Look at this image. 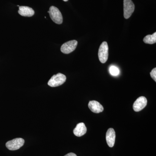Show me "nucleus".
<instances>
[{
  "mask_svg": "<svg viewBox=\"0 0 156 156\" xmlns=\"http://www.w3.org/2000/svg\"><path fill=\"white\" fill-rule=\"evenodd\" d=\"M151 77L154 80L155 82H156V68H154L150 73Z\"/></svg>",
  "mask_w": 156,
  "mask_h": 156,
  "instance_id": "14",
  "label": "nucleus"
},
{
  "mask_svg": "<svg viewBox=\"0 0 156 156\" xmlns=\"http://www.w3.org/2000/svg\"><path fill=\"white\" fill-rule=\"evenodd\" d=\"M109 72L112 75L117 76L119 74L120 71L116 66H112L109 68Z\"/></svg>",
  "mask_w": 156,
  "mask_h": 156,
  "instance_id": "13",
  "label": "nucleus"
},
{
  "mask_svg": "<svg viewBox=\"0 0 156 156\" xmlns=\"http://www.w3.org/2000/svg\"><path fill=\"white\" fill-rule=\"evenodd\" d=\"M144 42L146 44H152L156 42V32L152 35H148L144 37Z\"/></svg>",
  "mask_w": 156,
  "mask_h": 156,
  "instance_id": "12",
  "label": "nucleus"
},
{
  "mask_svg": "<svg viewBox=\"0 0 156 156\" xmlns=\"http://www.w3.org/2000/svg\"><path fill=\"white\" fill-rule=\"evenodd\" d=\"M115 132L112 128H109L106 134V139L108 145L110 147L114 146L115 140Z\"/></svg>",
  "mask_w": 156,
  "mask_h": 156,
  "instance_id": "8",
  "label": "nucleus"
},
{
  "mask_svg": "<svg viewBox=\"0 0 156 156\" xmlns=\"http://www.w3.org/2000/svg\"><path fill=\"white\" fill-rule=\"evenodd\" d=\"M77 44L78 42L76 40L69 41L62 45L60 50L64 54H69L75 50Z\"/></svg>",
  "mask_w": 156,
  "mask_h": 156,
  "instance_id": "6",
  "label": "nucleus"
},
{
  "mask_svg": "<svg viewBox=\"0 0 156 156\" xmlns=\"http://www.w3.org/2000/svg\"><path fill=\"white\" fill-rule=\"evenodd\" d=\"M63 1H64V2H67L68 0H63Z\"/></svg>",
  "mask_w": 156,
  "mask_h": 156,
  "instance_id": "16",
  "label": "nucleus"
},
{
  "mask_svg": "<svg viewBox=\"0 0 156 156\" xmlns=\"http://www.w3.org/2000/svg\"><path fill=\"white\" fill-rule=\"evenodd\" d=\"M24 142V139L22 138H16L8 141L6 143V146L9 150H17L22 147Z\"/></svg>",
  "mask_w": 156,
  "mask_h": 156,
  "instance_id": "4",
  "label": "nucleus"
},
{
  "mask_svg": "<svg viewBox=\"0 0 156 156\" xmlns=\"http://www.w3.org/2000/svg\"><path fill=\"white\" fill-rule=\"evenodd\" d=\"M48 13H49L50 18L53 22L58 24L62 23L63 21L62 14L58 8L55 6H51Z\"/></svg>",
  "mask_w": 156,
  "mask_h": 156,
  "instance_id": "1",
  "label": "nucleus"
},
{
  "mask_svg": "<svg viewBox=\"0 0 156 156\" xmlns=\"http://www.w3.org/2000/svg\"><path fill=\"white\" fill-rule=\"evenodd\" d=\"M88 106L91 111L95 113H99L104 110L102 105L96 101H89Z\"/></svg>",
  "mask_w": 156,
  "mask_h": 156,
  "instance_id": "9",
  "label": "nucleus"
},
{
  "mask_svg": "<svg viewBox=\"0 0 156 156\" xmlns=\"http://www.w3.org/2000/svg\"><path fill=\"white\" fill-rule=\"evenodd\" d=\"M19 9L18 13L23 17H30L34 14L33 9L27 6H20Z\"/></svg>",
  "mask_w": 156,
  "mask_h": 156,
  "instance_id": "10",
  "label": "nucleus"
},
{
  "mask_svg": "<svg viewBox=\"0 0 156 156\" xmlns=\"http://www.w3.org/2000/svg\"><path fill=\"white\" fill-rule=\"evenodd\" d=\"M66 80L65 75L61 73H58L53 75L48 82V85L50 87H55L62 85Z\"/></svg>",
  "mask_w": 156,
  "mask_h": 156,
  "instance_id": "2",
  "label": "nucleus"
},
{
  "mask_svg": "<svg viewBox=\"0 0 156 156\" xmlns=\"http://www.w3.org/2000/svg\"><path fill=\"white\" fill-rule=\"evenodd\" d=\"M87 128L84 123H80L77 125L73 130V133L76 136H81L87 133Z\"/></svg>",
  "mask_w": 156,
  "mask_h": 156,
  "instance_id": "11",
  "label": "nucleus"
},
{
  "mask_svg": "<svg viewBox=\"0 0 156 156\" xmlns=\"http://www.w3.org/2000/svg\"><path fill=\"white\" fill-rule=\"evenodd\" d=\"M147 102V99L145 97L140 96L134 102L133 105V109L135 112L140 111L146 106Z\"/></svg>",
  "mask_w": 156,
  "mask_h": 156,
  "instance_id": "7",
  "label": "nucleus"
},
{
  "mask_svg": "<svg viewBox=\"0 0 156 156\" xmlns=\"http://www.w3.org/2000/svg\"><path fill=\"white\" fill-rule=\"evenodd\" d=\"M64 156H77L75 154L73 153H69L67 154Z\"/></svg>",
  "mask_w": 156,
  "mask_h": 156,
  "instance_id": "15",
  "label": "nucleus"
},
{
  "mask_svg": "<svg viewBox=\"0 0 156 156\" xmlns=\"http://www.w3.org/2000/svg\"><path fill=\"white\" fill-rule=\"evenodd\" d=\"M135 6L131 0H124V16L128 19L134 11Z\"/></svg>",
  "mask_w": 156,
  "mask_h": 156,
  "instance_id": "5",
  "label": "nucleus"
},
{
  "mask_svg": "<svg viewBox=\"0 0 156 156\" xmlns=\"http://www.w3.org/2000/svg\"><path fill=\"white\" fill-rule=\"evenodd\" d=\"M98 58L101 63L106 62L108 57V46L106 42H103L98 50Z\"/></svg>",
  "mask_w": 156,
  "mask_h": 156,
  "instance_id": "3",
  "label": "nucleus"
}]
</instances>
